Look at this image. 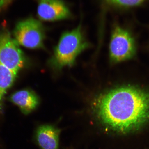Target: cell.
<instances>
[{"label": "cell", "instance_id": "obj_2", "mask_svg": "<svg viewBox=\"0 0 149 149\" xmlns=\"http://www.w3.org/2000/svg\"><path fill=\"white\" fill-rule=\"evenodd\" d=\"M84 37L81 25L63 33L54 50L49 63L55 69L72 66L80 53L90 47Z\"/></svg>", "mask_w": 149, "mask_h": 149}, {"label": "cell", "instance_id": "obj_7", "mask_svg": "<svg viewBox=\"0 0 149 149\" xmlns=\"http://www.w3.org/2000/svg\"><path fill=\"white\" fill-rule=\"evenodd\" d=\"M61 130L53 126L45 125L37 128L35 139L42 149H58Z\"/></svg>", "mask_w": 149, "mask_h": 149}, {"label": "cell", "instance_id": "obj_9", "mask_svg": "<svg viewBox=\"0 0 149 149\" xmlns=\"http://www.w3.org/2000/svg\"><path fill=\"white\" fill-rule=\"evenodd\" d=\"M18 73L0 61V113L2 111L5 95L13 84Z\"/></svg>", "mask_w": 149, "mask_h": 149}, {"label": "cell", "instance_id": "obj_3", "mask_svg": "<svg viewBox=\"0 0 149 149\" xmlns=\"http://www.w3.org/2000/svg\"><path fill=\"white\" fill-rule=\"evenodd\" d=\"M13 35L17 44L24 47L31 49L44 47V28L36 19L29 17L18 22L15 27Z\"/></svg>", "mask_w": 149, "mask_h": 149}, {"label": "cell", "instance_id": "obj_6", "mask_svg": "<svg viewBox=\"0 0 149 149\" xmlns=\"http://www.w3.org/2000/svg\"><path fill=\"white\" fill-rule=\"evenodd\" d=\"M37 15L41 20L55 21L70 17L69 9L62 0H36Z\"/></svg>", "mask_w": 149, "mask_h": 149}, {"label": "cell", "instance_id": "obj_1", "mask_svg": "<svg viewBox=\"0 0 149 149\" xmlns=\"http://www.w3.org/2000/svg\"><path fill=\"white\" fill-rule=\"evenodd\" d=\"M94 111L100 122L113 131H135L149 120V93L132 86L115 88L97 99Z\"/></svg>", "mask_w": 149, "mask_h": 149}, {"label": "cell", "instance_id": "obj_4", "mask_svg": "<svg viewBox=\"0 0 149 149\" xmlns=\"http://www.w3.org/2000/svg\"><path fill=\"white\" fill-rule=\"evenodd\" d=\"M136 47L135 40L127 31L120 26L115 27L109 46L112 61L119 62L131 58L135 54Z\"/></svg>", "mask_w": 149, "mask_h": 149}, {"label": "cell", "instance_id": "obj_10", "mask_svg": "<svg viewBox=\"0 0 149 149\" xmlns=\"http://www.w3.org/2000/svg\"><path fill=\"white\" fill-rule=\"evenodd\" d=\"M14 1V0H0V12L4 10Z\"/></svg>", "mask_w": 149, "mask_h": 149}, {"label": "cell", "instance_id": "obj_8", "mask_svg": "<svg viewBox=\"0 0 149 149\" xmlns=\"http://www.w3.org/2000/svg\"><path fill=\"white\" fill-rule=\"evenodd\" d=\"M13 103L18 106L22 112L28 115L36 109L39 103L38 96L32 91L23 89L15 92L10 97Z\"/></svg>", "mask_w": 149, "mask_h": 149}, {"label": "cell", "instance_id": "obj_5", "mask_svg": "<svg viewBox=\"0 0 149 149\" xmlns=\"http://www.w3.org/2000/svg\"><path fill=\"white\" fill-rule=\"evenodd\" d=\"M25 58L17 43L8 31H0V61L18 72L25 64Z\"/></svg>", "mask_w": 149, "mask_h": 149}]
</instances>
